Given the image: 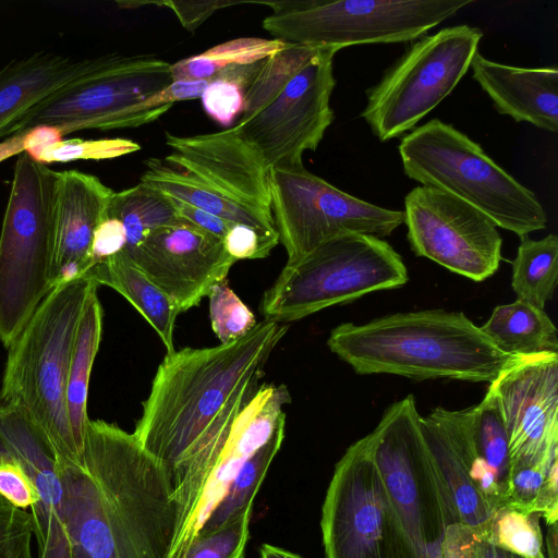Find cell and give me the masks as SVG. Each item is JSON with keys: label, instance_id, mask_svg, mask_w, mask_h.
Masks as SVG:
<instances>
[{"label": "cell", "instance_id": "6da1fadb", "mask_svg": "<svg viewBox=\"0 0 558 558\" xmlns=\"http://www.w3.org/2000/svg\"><path fill=\"white\" fill-rule=\"evenodd\" d=\"M56 465L83 558L169 557L177 524L169 477L133 433L89 420L78 461Z\"/></svg>", "mask_w": 558, "mask_h": 558}, {"label": "cell", "instance_id": "7a4b0ae2", "mask_svg": "<svg viewBox=\"0 0 558 558\" xmlns=\"http://www.w3.org/2000/svg\"><path fill=\"white\" fill-rule=\"evenodd\" d=\"M288 330L287 324L264 319L238 340L167 353L133 434L163 468L169 482L227 405L260 379Z\"/></svg>", "mask_w": 558, "mask_h": 558}, {"label": "cell", "instance_id": "3957f363", "mask_svg": "<svg viewBox=\"0 0 558 558\" xmlns=\"http://www.w3.org/2000/svg\"><path fill=\"white\" fill-rule=\"evenodd\" d=\"M327 345L356 374L493 383L513 355L501 352L462 312L397 313L366 324L343 323Z\"/></svg>", "mask_w": 558, "mask_h": 558}, {"label": "cell", "instance_id": "277c9868", "mask_svg": "<svg viewBox=\"0 0 558 558\" xmlns=\"http://www.w3.org/2000/svg\"><path fill=\"white\" fill-rule=\"evenodd\" d=\"M335 47L296 46L259 63L245 89L241 117L233 125L269 170L298 168L315 151L335 119Z\"/></svg>", "mask_w": 558, "mask_h": 558}, {"label": "cell", "instance_id": "5b68a950", "mask_svg": "<svg viewBox=\"0 0 558 558\" xmlns=\"http://www.w3.org/2000/svg\"><path fill=\"white\" fill-rule=\"evenodd\" d=\"M98 284L88 276L53 287L8 348L0 400L21 408L51 447L57 464L76 463L66 380L77 326Z\"/></svg>", "mask_w": 558, "mask_h": 558}, {"label": "cell", "instance_id": "8992f818", "mask_svg": "<svg viewBox=\"0 0 558 558\" xmlns=\"http://www.w3.org/2000/svg\"><path fill=\"white\" fill-rule=\"evenodd\" d=\"M413 395L390 404L367 435L371 452L416 558H478L423 437Z\"/></svg>", "mask_w": 558, "mask_h": 558}, {"label": "cell", "instance_id": "52a82bcc", "mask_svg": "<svg viewBox=\"0 0 558 558\" xmlns=\"http://www.w3.org/2000/svg\"><path fill=\"white\" fill-rule=\"evenodd\" d=\"M290 402L284 385L252 381L177 466L170 477L177 524L168 558H184L243 464L286 425Z\"/></svg>", "mask_w": 558, "mask_h": 558}, {"label": "cell", "instance_id": "ba28073f", "mask_svg": "<svg viewBox=\"0 0 558 558\" xmlns=\"http://www.w3.org/2000/svg\"><path fill=\"white\" fill-rule=\"evenodd\" d=\"M398 150L408 178L464 201L497 227L520 238L546 228L537 196L452 125L432 119L407 134Z\"/></svg>", "mask_w": 558, "mask_h": 558}, {"label": "cell", "instance_id": "9c48e42d", "mask_svg": "<svg viewBox=\"0 0 558 558\" xmlns=\"http://www.w3.org/2000/svg\"><path fill=\"white\" fill-rule=\"evenodd\" d=\"M58 171L17 155L0 232V342L9 348L52 289Z\"/></svg>", "mask_w": 558, "mask_h": 558}, {"label": "cell", "instance_id": "30bf717a", "mask_svg": "<svg viewBox=\"0 0 558 558\" xmlns=\"http://www.w3.org/2000/svg\"><path fill=\"white\" fill-rule=\"evenodd\" d=\"M408 280L402 257L387 241L347 233L286 264L265 291L260 312L267 320L287 324Z\"/></svg>", "mask_w": 558, "mask_h": 558}, {"label": "cell", "instance_id": "8fae6325", "mask_svg": "<svg viewBox=\"0 0 558 558\" xmlns=\"http://www.w3.org/2000/svg\"><path fill=\"white\" fill-rule=\"evenodd\" d=\"M473 0L260 1L272 13L263 28L296 46L335 47L408 43L453 16Z\"/></svg>", "mask_w": 558, "mask_h": 558}, {"label": "cell", "instance_id": "7c38bea8", "mask_svg": "<svg viewBox=\"0 0 558 558\" xmlns=\"http://www.w3.org/2000/svg\"><path fill=\"white\" fill-rule=\"evenodd\" d=\"M483 32L470 25L423 35L366 90L361 117L380 142L411 131L470 70Z\"/></svg>", "mask_w": 558, "mask_h": 558}, {"label": "cell", "instance_id": "4fadbf2b", "mask_svg": "<svg viewBox=\"0 0 558 558\" xmlns=\"http://www.w3.org/2000/svg\"><path fill=\"white\" fill-rule=\"evenodd\" d=\"M320 529L326 558H416L367 435L353 442L335 465Z\"/></svg>", "mask_w": 558, "mask_h": 558}, {"label": "cell", "instance_id": "5bb4252c", "mask_svg": "<svg viewBox=\"0 0 558 558\" xmlns=\"http://www.w3.org/2000/svg\"><path fill=\"white\" fill-rule=\"evenodd\" d=\"M269 185L271 213L287 264L342 234L383 239L404 221L403 211L354 197L304 166L270 170Z\"/></svg>", "mask_w": 558, "mask_h": 558}, {"label": "cell", "instance_id": "9a60e30c", "mask_svg": "<svg viewBox=\"0 0 558 558\" xmlns=\"http://www.w3.org/2000/svg\"><path fill=\"white\" fill-rule=\"evenodd\" d=\"M171 64L153 54L107 53L96 69L26 111L2 140L38 125L56 126L63 136L119 129L124 110L171 84Z\"/></svg>", "mask_w": 558, "mask_h": 558}, {"label": "cell", "instance_id": "2e32d148", "mask_svg": "<svg viewBox=\"0 0 558 558\" xmlns=\"http://www.w3.org/2000/svg\"><path fill=\"white\" fill-rule=\"evenodd\" d=\"M407 238L416 256L474 281L492 277L501 260L497 226L464 201L429 185L404 197Z\"/></svg>", "mask_w": 558, "mask_h": 558}, {"label": "cell", "instance_id": "e0dca14e", "mask_svg": "<svg viewBox=\"0 0 558 558\" xmlns=\"http://www.w3.org/2000/svg\"><path fill=\"white\" fill-rule=\"evenodd\" d=\"M488 388L504 418L511 466L558 460V353L513 355Z\"/></svg>", "mask_w": 558, "mask_h": 558}, {"label": "cell", "instance_id": "ac0fdd59", "mask_svg": "<svg viewBox=\"0 0 558 558\" xmlns=\"http://www.w3.org/2000/svg\"><path fill=\"white\" fill-rule=\"evenodd\" d=\"M124 252L180 312L198 305L226 281L235 263L221 239L181 217Z\"/></svg>", "mask_w": 558, "mask_h": 558}, {"label": "cell", "instance_id": "d6986e66", "mask_svg": "<svg viewBox=\"0 0 558 558\" xmlns=\"http://www.w3.org/2000/svg\"><path fill=\"white\" fill-rule=\"evenodd\" d=\"M171 153L163 160L250 209L270 215V170L262 156L236 133L223 131L192 136L165 132Z\"/></svg>", "mask_w": 558, "mask_h": 558}, {"label": "cell", "instance_id": "ffe728a7", "mask_svg": "<svg viewBox=\"0 0 558 558\" xmlns=\"http://www.w3.org/2000/svg\"><path fill=\"white\" fill-rule=\"evenodd\" d=\"M0 440L5 454L21 463L38 492L39 500L31 508L37 558H72L63 487L48 441L22 413L0 423Z\"/></svg>", "mask_w": 558, "mask_h": 558}, {"label": "cell", "instance_id": "44dd1931", "mask_svg": "<svg viewBox=\"0 0 558 558\" xmlns=\"http://www.w3.org/2000/svg\"><path fill=\"white\" fill-rule=\"evenodd\" d=\"M113 190L77 170L58 172L52 209V288L83 277L93 267L90 245L107 217Z\"/></svg>", "mask_w": 558, "mask_h": 558}, {"label": "cell", "instance_id": "7402d4cb", "mask_svg": "<svg viewBox=\"0 0 558 558\" xmlns=\"http://www.w3.org/2000/svg\"><path fill=\"white\" fill-rule=\"evenodd\" d=\"M470 69L499 113L545 131L558 130V68H520L486 59L478 51Z\"/></svg>", "mask_w": 558, "mask_h": 558}, {"label": "cell", "instance_id": "603a6c76", "mask_svg": "<svg viewBox=\"0 0 558 558\" xmlns=\"http://www.w3.org/2000/svg\"><path fill=\"white\" fill-rule=\"evenodd\" d=\"M105 54L74 59L37 51L0 69V141L26 111L49 95L96 69Z\"/></svg>", "mask_w": 558, "mask_h": 558}, {"label": "cell", "instance_id": "cb8c5ba5", "mask_svg": "<svg viewBox=\"0 0 558 558\" xmlns=\"http://www.w3.org/2000/svg\"><path fill=\"white\" fill-rule=\"evenodd\" d=\"M420 425L438 475L461 523L485 541L495 512L472 484L446 425L442 408L438 407L427 416H421Z\"/></svg>", "mask_w": 558, "mask_h": 558}, {"label": "cell", "instance_id": "d4e9b609", "mask_svg": "<svg viewBox=\"0 0 558 558\" xmlns=\"http://www.w3.org/2000/svg\"><path fill=\"white\" fill-rule=\"evenodd\" d=\"M144 162L146 170L140 182L166 196L206 210L232 223L246 225L266 233H278L272 216L230 201L197 177L167 163L163 159L150 157Z\"/></svg>", "mask_w": 558, "mask_h": 558}, {"label": "cell", "instance_id": "484cf974", "mask_svg": "<svg viewBox=\"0 0 558 558\" xmlns=\"http://www.w3.org/2000/svg\"><path fill=\"white\" fill-rule=\"evenodd\" d=\"M86 276L98 286L110 287L125 298L158 333L167 353L174 351L173 329L181 312L124 251L96 264Z\"/></svg>", "mask_w": 558, "mask_h": 558}, {"label": "cell", "instance_id": "4316f807", "mask_svg": "<svg viewBox=\"0 0 558 558\" xmlns=\"http://www.w3.org/2000/svg\"><path fill=\"white\" fill-rule=\"evenodd\" d=\"M480 328L508 355L558 353L557 328L549 316L544 310L519 299L496 306Z\"/></svg>", "mask_w": 558, "mask_h": 558}, {"label": "cell", "instance_id": "83f0119b", "mask_svg": "<svg viewBox=\"0 0 558 558\" xmlns=\"http://www.w3.org/2000/svg\"><path fill=\"white\" fill-rule=\"evenodd\" d=\"M102 331V307L97 289L89 295L82 313L70 361L66 380V408L71 430L82 452L87 415V397L93 364L99 349Z\"/></svg>", "mask_w": 558, "mask_h": 558}, {"label": "cell", "instance_id": "f1b7e54d", "mask_svg": "<svg viewBox=\"0 0 558 558\" xmlns=\"http://www.w3.org/2000/svg\"><path fill=\"white\" fill-rule=\"evenodd\" d=\"M520 239L512 262V290L517 299L544 310L558 279V238L550 233L541 240Z\"/></svg>", "mask_w": 558, "mask_h": 558}, {"label": "cell", "instance_id": "f546056e", "mask_svg": "<svg viewBox=\"0 0 558 558\" xmlns=\"http://www.w3.org/2000/svg\"><path fill=\"white\" fill-rule=\"evenodd\" d=\"M107 217L117 218L124 227L126 244L123 251L136 247L153 231L180 219L168 196L142 182L113 192Z\"/></svg>", "mask_w": 558, "mask_h": 558}, {"label": "cell", "instance_id": "4dcf8cb0", "mask_svg": "<svg viewBox=\"0 0 558 558\" xmlns=\"http://www.w3.org/2000/svg\"><path fill=\"white\" fill-rule=\"evenodd\" d=\"M288 44L277 39L240 37L171 64L172 81H210L232 65L260 62Z\"/></svg>", "mask_w": 558, "mask_h": 558}, {"label": "cell", "instance_id": "1f68e13d", "mask_svg": "<svg viewBox=\"0 0 558 558\" xmlns=\"http://www.w3.org/2000/svg\"><path fill=\"white\" fill-rule=\"evenodd\" d=\"M284 426H280L269 440L243 464L199 532L219 529L244 512L252 511L253 500L282 445Z\"/></svg>", "mask_w": 558, "mask_h": 558}, {"label": "cell", "instance_id": "d6a6232c", "mask_svg": "<svg viewBox=\"0 0 558 558\" xmlns=\"http://www.w3.org/2000/svg\"><path fill=\"white\" fill-rule=\"evenodd\" d=\"M504 507L536 513L547 525L558 518V460L510 468Z\"/></svg>", "mask_w": 558, "mask_h": 558}, {"label": "cell", "instance_id": "836d02e7", "mask_svg": "<svg viewBox=\"0 0 558 558\" xmlns=\"http://www.w3.org/2000/svg\"><path fill=\"white\" fill-rule=\"evenodd\" d=\"M539 515L501 507L493 515L485 542L522 558H546Z\"/></svg>", "mask_w": 558, "mask_h": 558}, {"label": "cell", "instance_id": "e575fe53", "mask_svg": "<svg viewBox=\"0 0 558 558\" xmlns=\"http://www.w3.org/2000/svg\"><path fill=\"white\" fill-rule=\"evenodd\" d=\"M260 62L229 66L208 82L201 100L205 112L215 122L230 126L242 112L245 89Z\"/></svg>", "mask_w": 558, "mask_h": 558}, {"label": "cell", "instance_id": "d590c367", "mask_svg": "<svg viewBox=\"0 0 558 558\" xmlns=\"http://www.w3.org/2000/svg\"><path fill=\"white\" fill-rule=\"evenodd\" d=\"M140 149L141 146L136 142L128 138H63L45 147L32 159L43 165L74 160H105L129 155Z\"/></svg>", "mask_w": 558, "mask_h": 558}, {"label": "cell", "instance_id": "8d00e7d4", "mask_svg": "<svg viewBox=\"0 0 558 558\" xmlns=\"http://www.w3.org/2000/svg\"><path fill=\"white\" fill-rule=\"evenodd\" d=\"M208 298L211 329L220 343L240 339L257 324L252 311L226 281L215 286Z\"/></svg>", "mask_w": 558, "mask_h": 558}, {"label": "cell", "instance_id": "74e56055", "mask_svg": "<svg viewBox=\"0 0 558 558\" xmlns=\"http://www.w3.org/2000/svg\"><path fill=\"white\" fill-rule=\"evenodd\" d=\"M250 518L251 511H247L219 529L198 532L184 558H244Z\"/></svg>", "mask_w": 558, "mask_h": 558}, {"label": "cell", "instance_id": "f35d334b", "mask_svg": "<svg viewBox=\"0 0 558 558\" xmlns=\"http://www.w3.org/2000/svg\"><path fill=\"white\" fill-rule=\"evenodd\" d=\"M33 538L31 513L0 496V558H34Z\"/></svg>", "mask_w": 558, "mask_h": 558}, {"label": "cell", "instance_id": "ab89813d", "mask_svg": "<svg viewBox=\"0 0 558 558\" xmlns=\"http://www.w3.org/2000/svg\"><path fill=\"white\" fill-rule=\"evenodd\" d=\"M227 253L236 262L259 259L279 243L278 233H266L242 223H233L222 240Z\"/></svg>", "mask_w": 558, "mask_h": 558}, {"label": "cell", "instance_id": "60d3db41", "mask_svg": "<svg viewBox=\"0 0 558 558\" xmlns=\"http://www.w3.org/2000/svg\"><path fill=\"white\" fill-rule=\"evenodd\" d=\"M122 8L134 9L146 4L163 5L173 11L181 25L190 31H195L205 20L213 15L216 11L238 5V4H256V1H231V0H207V1H123L118 2Z\"/></svg>", "mask_w": 558, "mask_h": 558}, {"label": "cell", "instance_id": "b9f144b4", "mask_svg": "<svg viewBox=\"0 0 558 558\" xmlns=\"http://www.w3.org/2000/svg\"><path fill=\"white\" fill-rule=\"evenodd\" d=\"M0 496L25 510L38 502V492L24 468L11 458L0 459Z\"/></svg>", "mask_w": 558, "mask_h": 558}, {"label": "cell", "instance_id": "7bdbcfd3", "mask_svg": "<svg viewBox=\"0 0 558 558\" xmlns=\"http://www.w3.org/2000/svg\"><path fill=\"white\" fill-rule=\"evenodd\" d=\"M125 244L126 235L122 222L117 218L106 217L93 234L89 253L93 267L122 252Z\"/></svg>", "mask_w": 558, "mask_h": 558}, {"label": "cell", "instance_id": "ee69618b", "mask_svg": "<svg viewBox=\"0 0 558 558\" xmlns=\"http://www.w3.org/2000/svg\"><path fill=\"white\" fill-rule=\"evenodd\" d=\"M170 198V197H169ZM175 211L179 217L190 221L191 223L197 226L198 228L218 236L223 240L228 230L233 225L222 218H219L206 210L196 208L192 205H189L184 202L170 198Z\"/></svg>", "mask_w": 558, "mask_h": 558}, {"label": "cell", "instance_id": "f6af8a7d", "mask_svg": "<svg viewBox=\"0 0 558 558\" xmlns=\"http://www.w3.org/2000/svg\"><path fill=\"white\" fill-rule=\"evenodd\" d=\"M478 558H522L510 554L508 551L501 550L496 546L483 541L480 545Z\"/></svg>", "mask_w": 558, "mask_h": 558}, {"label": "cell", "instance_id": "bcb514c9", "mask_svg": "<svg viewBox=\"0 0 558 558\" xmlns=\"http://www.w3.org/2000/svg\"><path fill=\"white\" fill-rule=\"evenodd\" d=\"M259 554L260 558H302L294 553L269 544H263Z\"/></svg>", "mask_w": 558, "mask_h": 558}, {"label": "cell", "instance_id": "7dc6e473", "mask_svg": "<svg viewBox=\"0 0 558 558\" xmlns=\"http://www.w3.org/2000/svg\"><path fill=\"white\" fill-rule=\"evenodd\" d=\"M547 545L549 558H557V523L548 525Z\"/></svg>", "mask_w": 558, "mask_h": 558}, {"label": "cell", "instance_id": "c3c4849f", "mask_svg": "<svg viewBox=\"0 0 558 558\" xmlns=\"http://www.w3.org/2000/svg\"><path fill=\"white\" fill-rule=\"evenodd\" d=\"M72 558H83V556L73 547Z\"/></svg>", "mask_w": 558, "mask_h": 558}]
</instances>
